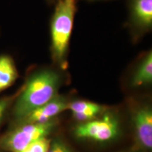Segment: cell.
I'll list each match as a JSON object with an SVG mask.
<instances>
[{
	"mask_svg": "<svg viewBox=\"0 0 152 152\" xmlns=\"http://www.w3.org/2000/svg\"><path fill=\"white\" fill-rule=\"evenodd\" d=\"M132 125L136 142L142 149L152 148V109L149 104H139L133 110Z\"/></svg>",
	"mask_w": 152,
	"mask_h": 152,
	"instance_id": "obj_6",
	"label": "cell"
},
{
	"mask_svg": "<svg viewBox=\"0 0 152 152\" xmlns=\"http://www.w3.org/2000/svg\"><path fill=\"white\" fill-rule=\"evenodd\" d=\"M121 132L120 122L115 114L105 113L100 118L80 123L73 130V134L80 140L105 143L114 140Z\"/></svg>",
	"mask_w": 152,
	"mask_h": 152,
	"instance_id": "obj_4",
	"label": "cell"
},
{
	"mask_svg": "<svg viewBox=\"0 0 152 152\" xmlns=\"http://www.w3.org/2000/svg\"><path fill=\"white\" fill-rule=\"evenodd\" d=\"M57 125L55 119L43 123H18L0 139V148L9 152L21 151L39 139L48 137Z\"/></svg>",
	"mask_w": 152,
	"mask_h": 152,
	"instance_id": "obj_3",
	"label": "cell"
},
{
	"mask_svg": "<svg viewBox=\"0 0 152 152\" xmlns=\"http://www.w3.org/2000/svg\"><path fill=\"white\" fill-rule=\"evenodd\" d=\"M16 96V94H15L14 95L10 96H5V97L0 98V123L2 121L9 106L12 105Z\"/></svg>",
	"mask_w": 152,
	"mask_h": 152,
	"instance_id": "obj_13",
	"label": "cell"
},
{
	"mask_svg": "<svg viewBox=\"0 0 152 152\" xmlns=\"http://www.w3.org/2000/svg\"><path fill=\"white\" fill-rule=\"evenodd\" d=\"M18 76L13 57L9 54L0 55V92L14 85Z\"/></svg>",
	"mask_w": 152,
	"mask_h": 152,
	"instance_id": "obj_10",
	"label": "cell"
},
{
	"mask_svg": "<svg viewBox=\"0 0 152 152\" xmlns=\"http://www.w3.org/2000/svg\"><path fill=\"white\" fill-rule=\"evenodd\" d=\"M64 71L54 66L35 67L28 72L13 102L12 113L17 123L58 94L66 80Z\"/></svg>",
	"mask_w": 152,
	"mask_h": 152,
	"instance_id": "obj_1",
	"label": "cell"
},
{
	"mask_svg": "<svg viewBox=\"0 0 152 152\" xmlns=\"http://www.w3.org/2000/svg\"><path fill=\"white\" fill-rule=\"evenodd\" d=\"M125 26L133 44L140 42L152 30V0H126Z\"/></svg>",
	"mask_w": 152,
	"mask_h": 152,
	"instance_id": "obj_5",
	"label": "cell"
},
{
	"mask_svg": "<svg viewBox=\"0 0 152 152\" xmlns=\"http://www.w3.org/2000/svg\"><path fill=\"white\" fill-rule=\"evenodd\" d=\"M51 141L52 139L48 137L39 139L18 152H47L50 146Z\"/></svg>",
	"mask_w": 152,
	"mask_h": 152,
	"instance_id": "obj_11",
	"label": "cell"
},
{
	"mask_svg": "<svg viewBox=\"0 0 152 152\" xmlns=\"http://www.w3.org/2000/svg\"><path fill=\"white\" fill-rule=\"evenodd\" d=\"M67 110H70L73 117L80 123L94 120L104 113V106L85 100H76L68 102Z\"/></svg>",
	"mask_w": 152,
	"mask_h": 152,
	"instance_id": "obj_9",
	"label": "cell"
},
{
	"mask_svg": "<svg viewBox=\"0 0 152 152\" xmlns=\"http://www.w3.org/2000/svg\"><path fill=\"white\" fill-rule=\"evenodd\" d=\"M68 102L62 95L58 94L43 106L34 110L20 120L18 123H43L55 119L58 114L67 110Z\"/></svg>",
	"mask_w": 152,
	"mask_h": 152,
	"instance_id": "obj_8",
	"label": "cell"
},
{
	"mask_svg": "<svg viewBox=\"0 0 152 152\" xmlns=\"http://www.w3.org/2000/svg\"><path fill=\"white\" fill-rule=\"evenodd\" d=\"M47 2H49V3H50V4H54L57 1H58V0H47Z\"/></svg>",
	"mask_w": 152,
	"mask_h": 152,
	"instance_id": "obj_14",
	"label": "cell"
},
{
	"mask_svg": "<svg viewBox=\"0 0 152 152\" xmlns=\"http://www.w3.org/2000/svg\"><path fill=\"white\" fill-rule=\"evenodd\" d=\"M87 1H90V2H93V1H107V0H85Z\"/></svg>",
	"mask_w": 152,
	"mask_h": 152,
	"instance_id": "obj_15",
	"label": "cell"
},
{
	"mask_svg": "<svg viewBox=\"0 0 152 152\" xmlns=\"http://www.w3.org/2000/svg\"><path fill=\"white\" fill-rule=\"evenodd\" d=\"M77 0H58L50 20V54L54 66L67 68Z\"/></svg>",
	"mask_w": 152,
	"mask_h": 152,
	"instance_id": "obj_2",
	"label": "cell"
},
{
	"mask_svg": "<svg viewBox=\"0 0 152 152\" xmlns=\"http://www.w3.org/2000/svg\"><path fill=\"white\" fill-rule=\"evenodd\" d=\"M151 84L152 51L149 49L138 56L126 80V85L132 90H138Z\"/></svg>",
	"mask_w": 152,
	"mask_h": 152,
	"instance_id": "obj_7",
	"label": "cell"
},
{
	"mask_svg": "<svg viewBox=\"0 0 152 152\" xmlns=\"http://www.w3.org/2000/svg\"><path fill=\"white\" fill-rule=\"evenodd\" d=\"M47 152H74L71 147L60 137H56L51 141Z\"/></svg>",
	"mask_w": 152,
	"mask_h": 152,
	"instance_id": "obj_12",
	"label": "cell"
}]
</instances>
